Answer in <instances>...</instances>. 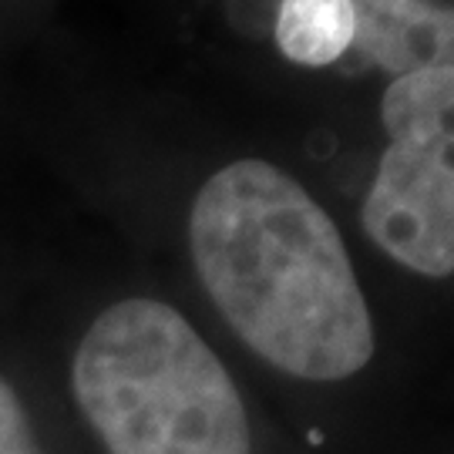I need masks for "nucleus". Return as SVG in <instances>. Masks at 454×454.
<instances>
[{"label":"nucleus","instance_id":"obj_1","mask_svg":"<svg viewBox=\"0 0 454 454\" xmlns=\"http://www.w3.org/2000/svg\"><path fill=\"white\" fill-rule=\"evenodd\" d=\"M189 249L215 309L270 367L333 384L371 364L373 317L340 229L273 162H229L195 192Z\"/></svg>","mask_w":454,"mask_h":454},{"label":"nucleus","instance_id":"obj_2","mask_svg":"<svg viewBox=\"0 0 454 454\" xmlns=\"http://www.w3.org/2000/svg\"><path fill=\"white\" fill-rule=\"evenodd\" d=\"M71 387L108 454H249L232 377L168 303L105 309L74 350Z\"/></svg>","mask_w":454,"mask_h":454},{"label":"nucleus","instance_id":"obj_3","mask_svg":"<svg viewBox=\"0 0 454 454\" xmlns=\"http://www.w3.org/2000/svg\"><path fill=\"white\" fill-rule=\"evenodd\" d=\"M387 148L364 199V229L427 279L454 273V71H418L380 98Z\"/></svg>","mask_w":454,"mask_h":454},{"label":"nucleus","instance_id":"obj_4","mask_svg":"<svg viewBox=\"0 0 454 454\" xmlns=\"http://www.w3.org/2000/svg\"><path fill=\"white\" fill-rule=\"evenodd\" d=\"M364 61L394 78L418 71H454V11L431 0H354Z\"/></svg>","mask_w":454,"mask_h":454},{"label":"nucleus","instance_id":"obj_5","mask_svg":"<svg viewBox=\"0 0 454 454\" xmlns=\"http://www.w3.org/2000/svg\"><path fill=\"white\" fill-rule=\"evenodd\" d=\"M273 37L293 65L326 67L354 48L357 7L354 0H279Z\"/></svg>","mask_w":454,"mask_h":454},{"label":"nucleus","instance_id":"obj_6","mask_svg":"<svg viewBox=\"0 0 454 454\" xmlns=\"http://www.w3.org/2000/svg\"><path fill=\"white\" fill-rule=\"evenodd\" d=\"M0 454H44L31 434L20 397L7 380H0Z\"/></svg>","mask_w":454,"mask_h":454}]
</instances>
